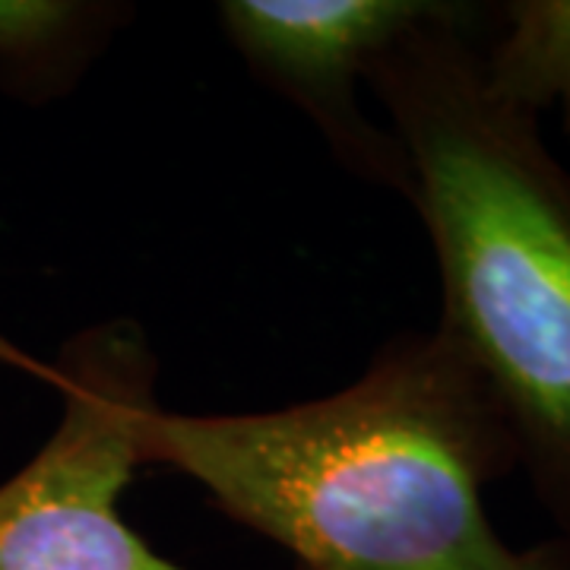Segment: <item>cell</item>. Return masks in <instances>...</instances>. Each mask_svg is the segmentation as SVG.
<instances>
[{"mask_svg":"<svg viewBox=\"0 0 570 570\" xmlns=\"http://www.w3.org/2000/svg\"><path fill=\"white\" fill-rule=\"evenodd\" d=\"M292 570H302V568H292Z\"/></svg>","mask_w":570,"mask_h":570,"instance_id":"obj_7","label":"cell"},{"mask_svg":"<svg viewBox=\"0 0 570 570\" xmlns=\"http://www.w3.org/2000/svg\"><path fill=\"white\" fill-rule=\"evenodd\" d=\"M475 3L384 51L367 92L409 163L441 283L438 330L508 419L520 472L570 542V168L485 73Z\"/></svg>","mask_w":570,"mask_h":570,"instance_id":"obj_2","label":"cell"},{"mask_svg":"<svg viewBox=\"0 0 570 570\" xmlns=\"http://www.w3.org/2000/svg\"><path fill=\"white\" fill-rule=\"evenodd\" d=\"M134 17L121 0H0V92L29 108L73 96Z\"/></svg>","mask_w":570,"mask_h":570,"instance_id":"obj_5","label":"cell"},{"mask_svg":"<svg viewBox=\"0 0 570 570\" xmlns=\"http://www.w3.org/2000/svg\"><path fill=\"white\" fill-rule=\"evenodd\" d=\"M485 73L501 96L532 111H561L570 130V0H510L491 13Z\"/></svg>","mask_w":570,"mask_h":570,"instance_id":"obj_6","label":"cell"},{"mask_svg":"<svg viewBox=\"0 0 570 570\" xmlns=\"http://www.w3.org/2000/svg\"><path fill=\"white\" fill-rule=\"evenodd\" d=\"M140 466L209 494L302 570H570L554 535L510 546L485 489L520 453L485 381L448 336H390L346 387L264 412L140 419Z\"/></svg>","mask_w":570,"mask_h":570,"instance_id":"obj_1","label":"cell"},{"mask_svg":"<svg viewBox=\"0 0 570 570\" xmlns=\"http://www.w3.org/2000/svg\"><path fill=\"white\" fill-rule=\"evenodd\" d=\"M456 0H225V41L250 77L302 111L352 178L409 200V163L387 124L367 118L362 86L409 32L448 17Z\"/></svg>","mask_w":570,"mask_h":570,"instance_id":"obj_4","label":"cell"},{"mask_svg":"<svg viewBox=\"0 0 570 570\" xmlns=\"http://www.w3.org/2000/svg\"><path fill=\"white\" fill-rule=\"evenodd\" d=\"M39 374L61 419L39 453L0 482V570H190L124 517L140 472V419L159 406V355L134 317L77 330Z\"/></svg>","mask_w":570,"mask_h":570,"instance_id":"obj_3","label":"cell"}]
</instances>
